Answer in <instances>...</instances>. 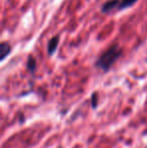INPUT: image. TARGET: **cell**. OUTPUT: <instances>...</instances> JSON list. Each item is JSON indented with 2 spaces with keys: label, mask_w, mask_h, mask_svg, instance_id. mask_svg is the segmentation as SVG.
I'll list each match as a JSON object with an SVG mask.
<instances>
[{
  "label": "cell",
  "mask_w": 147,
  "mask_h": 148,
  "mask_svg": "<svg viewBox=\"0 0 147 148\" xmlns=\"http://www.w3.org/2000/svg\"><path fill=\"white\" fill-rule=\"evenodd\" d=\"M122 49L118 43H114L109 47L107 51H105L102 55L96 60V66L101 69L104 72H108L110 68L115 64V62L122 56Z\"/></svg>",
  "instance_id": "cell-1"
},
{
  "label": "cell",
  "mask_w": 147,
  "mask_h": 148,
  "mask_svg": "<svg viewBox=\"0 0 147 148\" xmlns=\"http://www.w3.org/2000/svg\"><path fill=\"white\" fill-rule=\"evenodd\" d=\"M59 43V35H55V36H53L49 39V43H47V53H49V56H53L55 53Z\"/></svg>",
  "instance_id": "cell-2"
},
{
  "label": "cell",
  "mask_w": 147,
  "mask_h": 148,
  "mask_svg": "<svg viewBox=\"0 0 147 148\" xmlns=\"http://www.w3.org/2000/svg\"><path fill=\"white\" fill-rule=\"evenodd\" d=\"M119 4H120V0H108L106 3L103 4L102 8H101V11H102L103 13H109L114 8H116V7L118 8Z\"/></svg>",
  "instance_id": "cell-3"
},
{
  "label": "cell",
  "mask_w": 147,
  "mask_h": 148,
  "mask_svg": "<svg viewBox=\"0 0 147 148\" xmlns=\"http://www.w3.org/2000/svg\"><path fill=\"white\" fill-rule=\"evenodd\" d=\"M11 53V45L6 41L0 43V60H4Z\"/></svg>",
  "instance_id": "cell-4"
},
{
  "label": "cell",
  "mask_w": 147,
  "mask_h": 148,
  "mask_svg": "<svg viewBox=\"0 0 147 148\" xmlns=\"http://www.w3.org/2000/svg\"><path fill=\"white\" fill-rule=\"evenodd\" d=\"M26 66H27V69L29 70V72H31V73L36 72V59H34V57L32 55L28 56Z\"/></svg>",
  "instance_id": "cell-5"
},
{
  "label": "cell",
  "mask_w": 147,
  "mask_h": 148,
  "mask_svg": "<svg viewBox=\"0 0 147 148\" xmlns=\"http://www.w3.org/2000/svg\"><path fill=\"white\" fill-rule=\"evenodd\" d=\"M137 1L138 0H121L119 6H118V10H123L128 7H131V6L133 5V4H135Z\"/></svg>",
  "instance_id": "cell-6"
},
{
  "label": "cell",
  "mask_w": 147,
  "mask_h": 148,
  "mask_svg": "<svg viewBox=\"0 0 147 148\" xmlns=\"http://www.w3.org/2000/svg\"><path fill=\"white\" fill-rule=\"evenodd\" d=\"M96 96H97V94H94V95L92 96V105H93V107H96Z\"/></svg>",
  "instance_id": "cell-7"
}]
</instances>
